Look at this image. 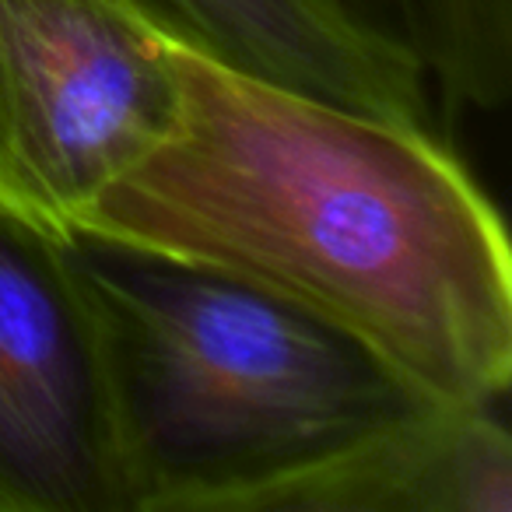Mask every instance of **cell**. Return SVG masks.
I'll return each mask as SVG.
<instances>
[{
  "mask_svg": "<svg viewBox=\"0 0 512 512\" xmlns=\"http://www.w3.org/2000/svg\"><path fill=\"white\" fill-rule=\"evenodd\" d=\"M176 71V127L92 207L81 239L278 295L435 404H502L509 235L432 123L281 85L183 36Z\"/></svg>",
  "mask_w": 512,
  "mask_h": 512,
  "instance_id": "cell-1",
  "label": "cell"
},
{
  "mask_svg": "<svg viewBox=\"0 0 512 512\" xmlns=\"http://www.w3.org/2000/svg\"><path fill=\"white\" fill-rule=\"evenodd\" d=\"M106 330L130 512H260L306 470L435 404L271 292L74 239Z\"/></svg>",
  "mask_w": 512,
  "mask_h": 512,
  "instance_id": "cell-2",
  "label": "cell"
},
{
  "mask_svg": "<svg viewBox=\"0 0 512 512\" xmlns=\"http://www.w3.org/2000/svg\"><path fill=\"white\" fill-rule=\"evenodd\" d=\"M179 32L148 0H0V214L53 242L179 120Z\"/></svg>",
  "mask_w": 512,
  "mask_h": 512,
  "instance_id": "cell-3",
  "label": "cell"
},
{
  "mask_svg": "<svg viewBox=\"0 0 512 512\" xmlns=\"http://www.w3.org/2000/svg\"><path fill=\"white\" fill-rule=\"evenodd\" d=\"M0 512H130L106 330L71 242L0 214Z\"/></svg>",
  "mask_w": 512,
  "mask_h": 512,
  "instance_id": "cell-4",
  "label": "cell"
},
{
  "mask_svg": "<svg viewBox=\"0 0 512 512\" xmlns=\"http://www.w3.org/2000/svg\"><path fill=\"white\" fill-rule=\"evenodd\" d=\"M260 512H512L498 404H428L278 488Z\"/></svg>",
  "mask_w": 512,
  "mask_h": 512,
  "instance_id": "cell-5",
  "label": "cell"
},
{
  "mask_svg": "<svg viewBox=\"0 0 512 512\" xmlns=\"http://www.w3.org/2000/svg\"><path fill=\"white\" fill-rule=\"evenodd\" d=\"M183 39L281 85L400 120H432V88L400 53L320 0H148Z\"/></svg>",
  "mask_w": 512,
  "mask_h": 512,
  "instance_id": "cell-6",
  "label": "cell"
},
{
  "mask_svg": "<svg viewBox=\"0 0 512 512\" xmlns=\"http://www.w3.org/2000/svg\"><path fill=\"white\" fill-rule=\"evenodd\" d=\"M407 57L449 113H498L512 95V0H320Z\"/></svg>",
  "mask_w": 512,
  "mask_h": 512,
  "instance_id": "cell-7",
  "label": "cell"
}]
</instances>
